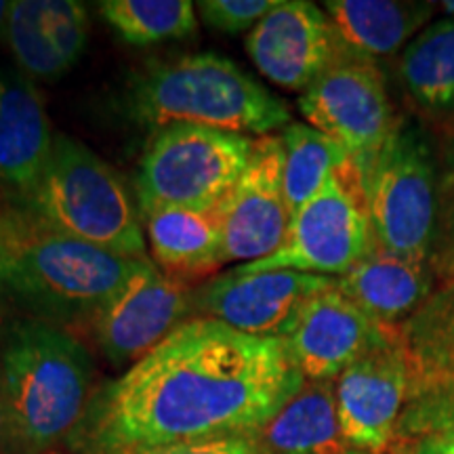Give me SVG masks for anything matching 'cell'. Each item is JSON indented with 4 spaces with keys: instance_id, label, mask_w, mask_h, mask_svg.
Returning a JSON list of instances; mask_svg holds the SVG:
<instances>
[{
    "instance_id": "5b68a950",
    "label": "cell",
    "mask_w": 454,
    "mask_h": 454,
    "mask_svg": "<svg viewBox=\"0 0 454 454\" xmlns=\"http://www.w3.org/2000/svg\"><path fill=\"white\" fill-rule=\"evenodd\" d=\"M26 213L61 234L129 259L147 257L139 207L121 175L81 141L55 133Z\"/></svg>"
},
{
    "instance_id": "ba28073f",
    "label": "cell",
    "mask_w": 454,
    "mask_h": 454,
    "mask_svg": "<svg viewBox=\"0 0 454 454\" xmlns=\"http://www.w3.org/2000/svg\"><path fill=\"white\" fill-rule=\"evenodd\" d=\"M299 112L348 152L362 185L397 133L394 106L377 61L345 47L299 99Z\"/></svg>"
},
{
    "instance_id": "d4e9b609",
    "label": "cell",
    "mask_w": 454,
    "mask_h": 454,
    "mask_svg": "<svg viewBox=\"0 0 454 454\" xmlns=\"http://www.w3.org/2000/svg\"><path fill=\"white\" fill-rule=\"evenodd\" d=\"M4 41L9 43L17 67L32 81L53 82L67 72L51 41L44 0H15Z\"/></svg>"
},
{
    "instance_id": "4316f807",
    "label": "cell",
    "mask_w": 454,
    "mask_h": 454,
    "mask_svg": "<svg viewBox=\"0 0 454 454\" xmlns=\"http://www.w3.org/2000/svg\"><path fill=\"white\" fill-rule=\"evenodd\" d=\"M280 0H202L196 7L204 24L223 34L251 32Z\"/></svg>"
},
{
    "instance_id": "7c38bea8",
    "label": "cell",
    "mask_w": 454,
    "mask_h": 454,
    "mask_svg": "<svg viewBox=\"0 0 454 454\" xmlns=\"http://www.w3.org/2000/svg\"><path fill=\"white\" fill-rule=\"evenodd\" d=\"M411 394V366L400 326L334 379L345 438L366 454H394Z\"/></svg>"
},
{
    "instance_id": "83f0119b",
    "label": "cell",
    "mask_w": 454,
    "mask_h": 454,
    "mask_svg": "<svg viewBox=\"0 0 454 454\" xmlns=\"http://www.w3.org/2000/svg\"><path fill=\"white\" fill-rule=\"evenodd\" d=\"M118 454H261L254 435H225V438L173 442V444L130 448Z\"/></svg>"
},
{
    "instance_id": "e0dca14e",
    "label": "cell",
    "mask_w": 454,
    "mask_h": 454,
    "mask_svg": "<svg viewBox=\"0 0 454 454\" xmlns=\"http://www.w3.org/2000/svg\"><path fill=\"white\" fill-rule=\"evenodd\" d=\"M53 139L36 84L0 64V185L26 200L47 167Z\"/></svg>"
},
{
    "instance_id": "52a82bcc",
    "label": "cell",
    "mask_w": 454,
    "mask_h": 454,
    "mask_svg": "<svg viewBox=\"0 0 454 454\" xmlns=\"http://www.w3.org/2000/svg\"><path fill=\"white\" fill-rule=\"evenodd\" d=\"M377 247L368 219L366 194L356 168L333 175L308 204L293 215L282 247L270 257L240 263L247 274L301 271L343 276Z\"/></svg>"
},
{
    "instance_id": "ac0fdd59",
    "label": "cell",
    "mask_w": 454,
    "mask_h": 454,
    "mask_svg": "<svg viewBox=\"0 0 454 454\" xmlns=\"http://www.w3.org/2000/svg\"><path fill=\"white\" fill-rule=\"evenodd\" d=\"M144 221L152 263L175 280L194 284L223 268V219L217 208L145 207Z\"/></svg>"
},
{
    "instance_id": "4dcf8cb0",
    "label": "cell",
    "mask_w": 454,
    "mask_h": 454,
    "mask_svg": "<svg viewBox=\"0 0 454 454\" xmlns=\"http://www.w3.org/2000/svg\"><path fill=\"white\" fill-rule=\"evenodd\" d=\"M11 7H13V3L0 0V38H4V32H7V21H9V15H11Z\"/></svg>"
},
{
    "instance_id": "6da1fadb",
    "label": "cell",
    "mask_w": 454,
    "mask_h": 454,
    "mask_svg": "<svg viewBox=\"0 0 454 454\" xmlns=\"http://www.w3.org/2000/svg\"><path fill=\"white\" fill-rule=\"evenodd\" d=\"M305 383L282 337L192 317L90 402L72 444L118 454L254 435Z\"/></svg>"
},
{
    "instance_id": "277c9868",
    "label": "cell",
    "mask_w": 454,
    "mask_h": 454,
    "mask_svg": "<svg viewBox=\"0 0 454 454\" xmlns=\"http://www.w3.org/2000/svg\"><path fill=\"white\" fill-rule=\"evenodd\" d=\"M150 259H129L26 217L0 225V282L55 322H93Z\"/></svg>"
},
{
    "instance_id": "9a60e30c",
    "label": "cell",
    "mask_w": 454,
    "mask_h": 454,
    "mask_svg": "<svg viewBox=\"0 0 454 454\" xmlns=\"http://www.w3.org/2000/svg\"><path fill=\"white\" fill-rule=\"evenodd\" d=\"M223 219L225 259L253 263L270 257L282 247L293 215L284 194V150L280 135L254 139L248 167L225 202Z\"/></svg>"
},
{
    "instance_id": "7a4b0ae2",
    "label": "cell",
    "mask_w": 454,
    "mask_h": 454,
    "mask_svg": "<svg viewBox=\"0 0 454 454\" xmlns=\"http://www.w3.org/2000/svg\"><path fill=\"white\" fill-rule=\"evenodd\" d=\"M11 444L43 454L74 434L90 406L93 360L66 328L49 320L13 326L0 356Z\"/></svg>"
},
{
    "instance_id": "4fadbf2b",
    "label": "cell",
    "mask_w": 454,
    "mask_h": 454,
    "mask_svg": "<svg viewBox=\"0 0 454 454\" xmlns=\"http://www.w3.org/2000/svg\"><path fill=\"white\" fill-rule=\"evenodd\" d=\"M334 278L301 271L238 268L208 278L194 288V317H208L253 337H286L303 305Z\"/></svg>"
},
{
    "instance_id": "603a6c76",
    "label": "cell",
    "mask_w": 454,
    "mask_h": 454,
    "mask_svg": "<svg viewBox=\"0 0 454 454\" xmlns=\"http://www.w3.org/2000/svg\"><path fill=\"white\" fill-rule=\"evenodd\" d=\"M284 150V194L291 215L308 204L333 175L356 168L348 152L328 135L303 122L280 133Z\"/></svg>"
},
{
    "instance_id": "f546056e",
    "label": "cell",
    "mask_w": 454,
    "mask_h": 454,
    "mask_svg": "<svg viewBox=\"0 0 454 454\" xmlns=\"http://www.w3.org/2000/svg\"><path fill=\"white\" fill-rule=\"evenodd\" d=\"M4 444H11V429H9L7 400H4L3 381H0V448H3Z\"/></svg>"
},
{
    "instance_id": "5bb4252c",
    "label": "cell",
    "mask_w": 454,
    "mask_h": 454,
    "mask_svg": "<svg viewBox=\"0 0 454 454\" xmlns=\"http://www.w3.org/2000/svg\"><path fill=\"white\" fill-rule=\"evenodd\" d=\"M254 67L286 90H305L345 51L325 9L308 0H280L248 32Z\"/></svg>"
},
{
    "instance_id": "cb8c5ba5",
    "label": "cell",
    "mask_w": 454,
    "mask_h": 454,
    "mask_svg": "<svg viewBox=\"0 0 454 454\" xmlns=\"http://www.w3.org/2000/svg\"><path fill=\"white\" fill-rule=\"evenodd\" d=\"M99 11L118 36L137 47L187 38L198 26L190 0H106Z\"/></svg>"
},
{
    "instance_id": "8992f818",
    "label": "cell",
    "mask_w": 454,
    "mask_h": 454,
    "mask_svg": "<svg viewBox=\"0 0 454 454\" xmlns=\"http://www.w3.org/2000/svg\"><path fill=\"white\" fill-rule=\"evenodd\" d=\"M254 139L187 124L158 130L139 160L137 207H221L248 167Z\"/></svg>"
},
{
    "instance_id": "2e32d148",
    "label": "cell",
    "mask_w": 454,
    "mask_h": 454,
    "mask_svg": "<svg viewBox=\"0 0 454 454\" xmlns=\"http://www.w3.org/2000/svg\"><path fill=\"white\" fill-rule=\"evenodd\" d=\"M394 328L377 325L333 282L303 305L284 343L305 381H334Z\"/></svg>"
},
{
    "instance_id": "9c48e42d",
    "label": "cell",
    "mask_w": 454,
    "mask_h": 454,
    "mask_svg": "<svg viewBox=\"0 0 454 454\" xmlns=\"http://www.w3.org/2000/svg\"><path fill=\"white\" fill-rule=\"evenodd\" d=\"M374 242L397 257L425 261L435 217L434 167L427 147L402 130L364 177Z\"/></svg>"
},
{
    "instance_id": "484cf974",
    "label": "cell",
    "mask_w": 454,
    "mask_h": 454,
    "mask_svg": "<svg viewBox=\"0 0 454 454\" xmlns=\"http://www.w3.org/2000/svg\"><path fill=\"white\" fill-rule=\"evenodd\" d=\"M44 15L51 41L66 70L81 59L89 41L90 21L82 3L76 0H44Z\"/></svg>"
},
{
    "instance_id": "f1b7e54d",
    "label": "cell",
    "mask_w": 454,
    "mask_h": 454,
    "mask_svg": "<svg viewBox=\"0 0 454 454\" xmlns=\"http://www.w3.org/2000/svg\"><path fill=\"white\" fill-rule=\"evenodd\" d=\"M406 454H454V429L425 435L414 442Z\"/></svg>"
},
{
    "instance_id": "3957f363",
    "label": "cell",
    "mask_w": 454,
    "mask_h": 454,
    "mask_svg": "<svg viewBox=\"0 0 454 454\" xmlns=\"http://www.w3.org/2000/svg\"><path fill=\"white\" fill-rule=\"evenodd\" d=\"M135 121L162 130L177 124L265 137L293 122L291 107L257 78L217 53L150 66L130 87Z\"/></svg>"
},
{
    "instance_id": "7402d4cb",
    "label": "cell",
    "mask_w": 454,
    "mask_h": 454,
    "mask_svg": "<svg viewBox=\"0 0 454 454\" xmlns=\"http://www.w3.org/2000/svg\"><path fill=\"white\" fill-rule=\"evenodd\" d=\"M408 95L431 112L454 110V17L425 26L400 57Z\"/></svg>"
},
{
    "instance_id": "30bf717a",
    "label": "cell",
    "mask_w": 454,
    "mask_h": 454,
    "mask_svg": "<svg viewBox=\"0 0 454 454\" xmlns=\"http://www.w3.org/2000/svg\"><path fill=\"white\" fill-rule=\"evenodd\" d=\"M411 394L397 429L394 454L425 435L454 429V284L431 294L400 326Z\"/></svg>"
},
{
    "instance_id": "44dd1931",
    "label": "cell",
    "mask_w": 454,
    "mask_h": 454,
    "mask_svg": "<svg viewBox=\"0 0 454 454\" xmlns=\"http://www.w3.org/2000/svg\"><path fill=\"white\" fill-rule=\"evenodd\" d=\"M326 15L334 30L356 53L389 57L408 47L434 15V3H397V0H328Z\"/></svg>"
},
{
    "instance_id": "8fae6325",
    "label": "cell",
    "mask_w": 454,
    "mask_h": 454,
    "mask_svg": "<svg viewBox=\"0 0 454 454\" xmlns=\"http://www.w3.org/2000/svg\"><path fill=\"white\" fill-rule=\"evenodd\" d=\"M194 288L145 261L90 322L101 354L114 366L137 364L194 317Z\"/></svg>"
},
{
    "instance_id": "ffe728a7",
    "label": "cell",
    "mask_w": 454,
    "mask_h": 454,
    "mask_svg": "<svg viewBox=\"0 0 454 454\" xmlns=\"http://www.w3.org/2000/svg\"><path fill=\"white\" fill-rule=\"evenodd\" d=\"M254 438L261 454H366L345 438L334 381H305Z\"/></svg>"
},
{
    "instance_id": "d6986e66",
    "label": "cell",
    "mask_w": 454,
    "mask_h": 454,
    "mask_svg": "<svg viewBox=\"0 0 454 454\" xmlns=\"http://www.w3.org/2000/svg\"><path fill=\"white\" fill-rule=\"evenodd\" d=\"M431 274L425 261L397 257L374 247L334 284L351 303L381 326H402L423 308L431 294Z\"/></svg>"
}]
</instances>
